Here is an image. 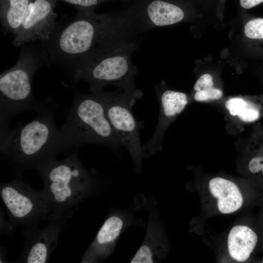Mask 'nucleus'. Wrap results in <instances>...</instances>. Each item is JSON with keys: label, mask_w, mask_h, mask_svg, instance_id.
<instances>
[{"label": "nucleus", "mask_w": 263, "mask_h": 263, "mask_svg": "<svg viewBox=\"0 0 263 263\" xmlns=\"http://www.w3.org/2000/svg\"><path fill=\"white\" fill-rule=\"evenodd\" d=\"M77 11L72 20L57 25L42 45L48 64L59 65L70 74L117 43L139 37L122 11Z\"/></svg>", "instance_id": "f257e3e1"}, {"label": "nucleus", "mask_w": 263, "mask_h": 263, "mask_svg": "<svg viewBox=\"0 0 263 263\" xmlns=\"http://www.w3.org/2000/svg\"><path fill=\"white\" fill-rule=\"evenodd\" d=\"M56 109L52 100H47L30 122L0 131V151L15 176L26 169L38 171L69 150L55 123Z\"/></svg>", "instance_id": "f03ea898"}, {"label": "nucleus", "mask_w": 263, "mask_h": 263, "mask_svg": "<svg viewBox=\"0 0 263 263\" xmlns=\"http://www.w3.org/2000/svg\"><path fill=\"white\" fill-rule=\"evenodd\" d=\"M38 172L43 182L42 191L52 218L72 217L79 204L100 188L99 179L83 167L76 151L62 160L51 162Z\"/></svg>", "instance_id": "7ed1b4c3"}, {"label": "nucleus", "mask_w": 263, "mask_h": 263, "mask_svg": "<svg viewBox=\"0 0 263 263\" xmlns=\"http://www.w3.org/2000/svg\"><path fill=\"white\" fill-rule=\"evenodd\" d=\"M48 64L44 47L29 43L22 46L16 64L0 75V130L9 128L10 119L27 111L38 112L43 102H38L32 89L34 75Z\"/></svg>", "instance_id": "20e7f679"}, {"label": "nucleus", "mask_w": 263, "mask_h": 263, "mask_svg": "<svg viewBox=\"0 0 263 263\" xmlns=\"http://www.w3.org/2000/svg\"><path fill=\"white\" fill-rule=\"evenodd\" d=\"M138 38L121 41L71 73L75 81H84L91 92L113 85L125 92L134 105L143 96L135 83L137 67L132 55L139 46Z\"/></svg>", "instance_id": "39448f33"}, {"label": "nucleus", "mask_w": 263, "mask_h": 263, "mask_svg": "<svg viewBox=\"0 0 263 263\" xmlns=\"http://www.w3.org/2000/svg\"><path fill=\"white\" fill-rule=\"evenodd\" d=\"M73 92L72 104L66 112V121L60 129L68 149L95 144L118 151L123 145L108 121L95 91L88 94L75 89Z\"/></svg>", "instance_id": "423d86ee"}, {"label": "nucleus", "mask_w": 263, "mask_h": 263, "mask_svg": "<svg viewBox=\"0 0 263 263\" xmlns=\"http://www.w3.org/2000/svg\"><path fill=\"white\" fill-rule=\"evenodd\" d=\"M12 181L0 184V196L6 208L13 228L23 231L38 227L42 221L52 218L48 200L42 191L33 189L24 182L22 174Z\"/></svg>", "instance_id": "0eeeda50"}, {"label": "nucleus", "mask_w": 263, "mask_h": 263, "mask_svg": "<svg viewBox=\"0 0 263 263\" xmlns=\"http://www.w3.org/2000/svg\"><path fill=\"white\" fill-rule=\"evenodd\" d=\"M94 91L102 103L106 115L113 130L129 152L134 171L140 172L144 156L139 127L132 111L134 104L128 95L120 89L107 92L100 88Z\"/></svg>", "instance_id": "6e6552de"}, {"label": "nucleus", "mask_w": 263, "mask_h": 263, "mask_svg": "<svg viewBox=\"0 0 263 263\" xmlns=\"http://www.w3.org/2000/svg\"><path fill=\"white\" fill-rule=\"evenodd\" d=\"M56 0H31L12 45L22 46L36 40L48 41L57 27Z\"/></svg>", "instance_id": "1a4fd4ad"}, {"label": "nucleus", "mask_w": 263, "mask_h": 263, "mask_svg": "<svg viewBox=\"0 0 263 263\" xmlns=\"http://www.w3.org/2000/svg\"><path fill=\"white\" fill-rule=\"evenodd\" d=\"M138 224L131 211L116 210L110 212L95 238L82 257V263H96L113 252L121 234L129 226Z\"/></svg>", "instance_id": "9d476101"}, {"label": "nucleus", "mask_w": 263, "mask_h": 263, "mask_svg": "<svg viewBox=\"0 0 263 263\" xmlns=\"http://www.w3.org/2000/svg\"><path fill=\"white\" fill-rule=\"evenodd\" d=\"M159 105L157 126L150 139L142 145L144 158L150 156L162 149L164 134L174 119L188 103V95L168 89L163 81L155 86Z\"/></svg>", "instance_id": "9b49d317"}, {"label": "nucleus", "mask_w": 263, "mask_h": 263, "mask_svg": "<svg viewBox=\"0 0 263 263\" xmlns=\"http://www.w3.org/2000/svg\"><path fill=\"white\" fill-rule=\"evenodd\" d=\"M65 220L52 218L46 226L23 231L24 241L22 251L18 260L23 263H46L57 246L63 231Z\"/></svg>", "instance_id": "f8f14e48"}, {"label": "nucleus", "mask_w": 263, "mask_h": 263, "mask_svg": "<svg viewBox=\"0 0 263 263\" xmlns=\"http://www.w3.org/2000/svg\"><path fill=\"white\" fill-rule=\"evenodd\" d=\"M148 222L144 240L131 263H157L164 260L169 251L165 232L160 218L159 212L154 203L147 202Z\"/></svg>", "instance_id": "ddd939ff"}, {"label": "nucleus", "mask_w": 263, "mask_h": 263, "mask_svg": "<svg viewBox=\"0 0 263 263\" xmlns=\"http://www.w3.org/2000/svg\"><path fill=\"white\" fill-rule=\"evenodd\" d=\"M208 189L215 199L218 211L223 214L233 213L239 210L244 203V198L239 186L233 181L222 177L211 178Z\"/></svg>", "instance_id": "4468645a"}, {"label": "nucleus", "mask_w": 263, "mask_h": 263, "mask_svg": "<svg viewBox=\"0 0 263 263\" xmlns=\"http://www.w3.org/2000/svg\"><path fill=\"white\" fill-rule=\"evenodd\" d=\"M257 242L258 236L251 228L243 225H235L227 237L228 253L236 262H245L250 258Z\"/></svg>", "instance_id": "2eb2a0df"}, {"label": "nucleus", "mask_w": 263, "mask_h": 263, "mask_svg": "<svg viewBox=\"0 0 263 263\" xmlns=\"http://www.w3.org/2000/svg\"><path fill=\"white\" fill-rule=\"evenodd\" d=\"M31 0H0V19L6 33L18 32Z\"/></svg>", "instance_id": "dca6fc26"}, {"label": "nucleus", "mask_w": 263, "mask_h": 263, "mask_svg": "<svg viewBox=\"0 0 263 263\" xmlns=\"http://www.w3.org/2000/svg\"><path fill=\"white\" fill-rule=\"evenodd\" d=\"M262 104L237 97L228 99L225 107L230 115L238 117L243 122L252 123L263 115Z\"/></svg>", "instance_id": "f3484780"}, {"label": "nucleus", "mask_w": 263, "mask_h": 263, "mask_svg": "<svg viewBox=\"0 0 263 263\" xmlns=\"http://www.w3.org/2000/svg\"><path fill=\"white\" fill-rule=\"evenodd\" d=\"M213 85V77L210 74H205L199 77L193 87L195 92V100L204 102L220 99L223 96V92L214 88Z\"/></svg>", "instance_id": "a211bd4d"}, {"label": "nucleus", "mask_w": 263, "mask_h": 263, "mask_svg": "<svg viewBox=\"0 0 263 263\" xmlns=\"http://www.w3.org/2000/svg\"><path fill=\"white\" fill-rule=\"evenodd\" d=\"M251 155L247 163L249 171L263 177V128L256 131L250 142Z\"/></svg>", "instance_id": "6ab92c4d"}, {"label": "nucleus", "mask_w": 263, "mask_h": 263, "mask_svg": "<svg viewBox=\"0 0 263 263\" xmlns=\"http://www.w3.org/2000/svg\"><path fill=\"white\" fill-rule=\"evenodd\" d=\"M244 33L248 38L263 42V18L248 20L245 25Z\"/></svg>", "instance_id": "aec40b11"}, {"label": "nucleus", "mask_w": 263, "mask_h": 263, "mask_svg": "<svg viewBox=\"0 0 263 263\" xmlns=\"http://www.w3.org/2000/svg\"><path fill=\"white\" fill-rule=\"evenodd\" d=\"M57 1H63L71 4L75 6L77 10L88 12H94L97 6L100 4L110 1L119 0L126 3L130 2L131 0H56Z\"/></svg>", "instance_id": "412c9836"}, {"label": "nucleus", "mask_w": 263, "mask_h": 263, "mask_svg": "<svg viewBox=\"0 0 263 263\" xmlns=\"http://www.w3.org/2000/svg\"><path fill=\"white\" fill-rule=\"evenodd\" d=\"M133 0H131L130 2L132 1H133Z\"/></svg>", "instance_id": "4be33fe9"}, {"label": "nucleus", "mask_w": 263, "mask_h": 263, "mask_svg": "<svg viewBox=\"0 0 263 263\" xmlns=\"http://www.w3.org/2000/svg\"><path fill=\"white\" fill-rule=\"evenodd\" d=\"M262 263H263V260H262Z\"/></svg>", "instance_id": "5701e85b"}]
</instances>
